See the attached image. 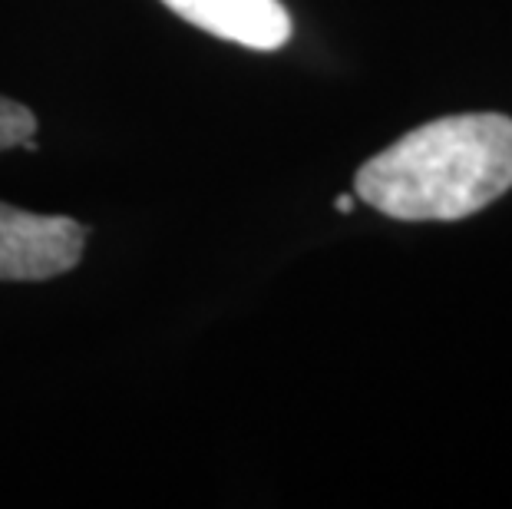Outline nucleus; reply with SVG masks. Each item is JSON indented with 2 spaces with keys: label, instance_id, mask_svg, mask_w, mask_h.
Returning a JSON list of instances; mask_svg holds the SVG:
<instances>
[{
  "label": "nucleus",
  "instance_id": "nucleus-1",
  "mask_svg": "<svg viewBox=\"0 0 512 509\" xmlns=\"http://www.w3.org/2000/svg\"><path fill=\"white\" fill-rule=\"evenodd\" d=\"M354 189L400 222H453L512 189V119L460 113L423 123L357 169Z\"/></svg>",
  "mask_w": 512,
  "mask_h": 509
},
{
  "label": "nucleus",
  "instance_id": "nucleus-2",
  "mask_svg": "<svg viewBox=\"0 0 512 509\" xmlns=\"http://www.w3.org/2000/svg\"><path fill=\"white\" fill-rule=\"evenodd\" d=\"M86 225L0 202V281H47L80 265Z\"/></svg>",
  "mask_w": 512,
  "mask_h": 509
},
{
  "label": "nucleus",
  "instance_id": "nucleus-3",
  "mask_svg": "<svg viewBox=\"0 0 512 509\" xmlns=\"http://www.w3.org/2000/svg\"><path fill=\"white\" fill-rule=\"evenodd\" d=\"M162 4L205 34L248 50L285 47L294 30L281 0H162Z\"/></svg>",
  "mask_w": 512,
  "mask_h": 509
},
{
  "label": "nucleus",
  "instance_id": "nucleus-4",
  "mask_svg": "<svg viewBox=\"0 0 512 509\" xmlns=\"http://www.w3.org/2000/svg\"><path fill=\"white\" fill-rule=\"evenodd\" d=\"M37 136V116L24 103L0 96V153L14 146H24L27 139Z\"/></svg>",
  "mask_w": 512,
  "mask_h": 509
},
{
  "label": "nucleus",
  "instance_id": "nucleus-5",
  "mask_svg": "<svg viewBox=\"0 0 512 509\" xmlns=\"http://www.w3.org/2000/svg\"><path fill=\"white\" fill-rule=\"evenodd\" d=\"M334 205H337V212H351V209H354V199H351V196H337Z\"/></svg>",
  "mask_w": 512,
  "mask_h": 509
}]
</instances>
